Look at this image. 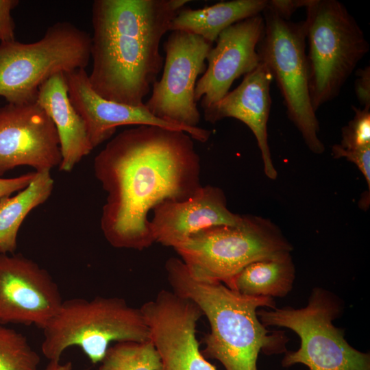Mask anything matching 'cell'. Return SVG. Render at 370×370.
I'll return each instance as SVG.
<instances>
[{"label":"cell","mask_w":370,"mask_h":370,"mask_svg":"<svg viewBox=\"0 0 370 370\" xmlns=\"http://www.w3.org/2000/svg\"><path fill=\"white\" fill-rule=\"evenodd\" d=\"M94 173L106 193L100 227L119 249L141 251L154 242L149 213L182 201L201 186V162L186 132L139 125L115 136L95 156Z\"/></svg>","instance_id":"cell-1"},{"label":"cell","mask_w":370,"mask_h":370,"mask_svg":"<svg viewBox=\"0 0 370 370\" xmlns=\"http://www.w3.org/2000/svg\"><path fill=\"white\" fill-rule=\"evenodd\" d=\"M189 0H95L88 81L101 97L143 106L163 68L160 44Z\"/></svg>","instance_id":"cell-2"},{"label":"cell","mask_w":370,"mask_h":370,"mask_svg":"<svg viewBox=\"0 0 370 370\" xmlns=\"http://www.w3.org/2000/svg\"><path fill=\"white\" fill-rule=\"evenodd\" d=\"M165 270L173 291L197 304L209 321L206 358L217 360L225 370H258L260 352H286L284 332L267 330L258 317V308H275L272 297L245 295L221 282L197 278L177 258H170Z\"/></svg>","instance_id":"cell-3"},{"label":"cell","mask_w":370,"mask_h":370,"mask_svg":"<svg viewBox=\"0 0 370 370\" xmlns=\"http://www.w3.org/2000/svg\"><path fill=\"white\" fill-rule=\"evenodd\" d=\"M42 330L41 349L49 360H60L67 348L76 346L92 364H97L114 341L150 340L149 328L140 308L115 297L64 300Z\"/></svg>","instance_id":"cell-4"},{"label":"cell","mask_w":370,"mask_h":370,"mask_svg":"<svg viewBox=\"0 0 370 370\" xmlns=\"http://www.w3.org/2000/svg\"><path fill=\"white\" fill-rule=\"evenodd\" d=\"M304 21L308 88L315 112L336 97L369 52V44L355 18L336 0H307Z\"/></svg>","instance_id":"cell-5"},{"label":"cell","mask_w":370,"mask_h":370,"mask_svg":"<svg viewBox=\"0 0 370 370\" xmlns=\"http://www.w3.org/2000/svg\"><path fill=\"white\" fill-rule=\"evenodd\" d=\"M173 249L193 275L227 285L248 264L290 254L292 246L269 219L243 215L237 224L201 230Z\"/></svg>","instance_id":"cell-6"},{"label":"cell","mask_w":370,"mask_h":370,"mask_svg":"<svg viewBox=\"0 0 370 370\" xmlns=\"http://www.w3.org/2000/svg\"><path fill=\"white\" fill-rule=\"evenodd\" d=\"M90 46V34L67 21L50 25L34 42H0V97L8 103L36 101L50 77L87 66Z\"/></svg>","instance_id":"cell-7"},{"label":"cell","mask_w":370,"mask_h":370,"mask_svg":"<svg viewBox=\"0 0 370 370\" xmlns=\"http://www.w3.org/2000/svg\"><path fill=\"white\" fill-rule=\"evenodd\" d=\"M341 312L334 295L315 288L304 308L260 310L257 314L265 327L287 328L300 338L297 351L286 352L283 367L301 363L309 370H370L369 354L352 347L345 339L343 330L332 324Z\"/></svg>","instance_id":"cell-8"},{"label":"cell","mask_w":370,"mask_h":370,"mask_svg":"<svg viewBox=\"0 0 370 370\" xmlns=\"http://www.w3.org/2000/svg\"><path fill=\"white\" fill-rule=\"evenodd\" d=\"M264 32L257 51L275 79L289 119L310 150L321 153L325 147L318 136L319 123L308 88L304 21L295 23L268 4L264 11Z\"/></svg>","instance_id":"cell-9"},{"label":"cell","mask_w":370,"mask_h":370,"mask_svg":"<svg viewBox=\"0 0 370 370\" xmlns=\"http://www.w3.org/2000/svg\"><path fill=\"white\" fill-rule=\"evenodd\" d=\"M212 45L186 32L170 34L163 44L166 56L162 75L153 83L145 103L153 115L185 127H198L201 114L195 89L197 77L206 71L205 60Z\"/></svg>","instance_id":"cell-10"},{"label":"cell","mask_w":370,"mask_h":370,"mask_svg":"<svg viewBox=\"0 0 370 370\" xmlns=\"http://www.w3.org/2000/svg\"><path fill=\"white\" fill-rule=\"evenodd\" d=\"M140 310L160 354L161 370H216L199 350L196 328L203 313L193 301L163 289Z\"/></svg>","instance_id":"cell-11"},{"label":"cell","mask_w":370,"mask_h":370,"mask_svg":"<svg viewBox=\"0 0 370 370\" xmlns=\"http://www.w3.org/2000/svg\"><path fill=\"white\" fill-rule=\"evenodd\" d=\"M49 272L24 256L0 254V323L43 330L63 302Z\"/></svg>","instance_id":"cell-12"},{"label":"cell","mask_w":370,"mask_h":370,"mask_svg":"<svg viewBox=\"0 0 370 370\" xmlns=\"http://www.w3.org/2000/svg\"><path fill=\"white\" fill-rule=\"evenodd\" d=\"M61 162L56 126L36 101L0 107V177L20 166L51 171Z\"/></svg>","instance_id":"cell-13"},{"label":"cell","mask_w":370,"mask_h":370,"mask_svg":"<svg viewBox=\"0 0 370 370\" xmlns=\"http://www.w3.org/2000/svg\"><path fill=\"white\" fill-rule=\"evenodd\" d=\"M264 27L263 16L258 14L236 23L224 29L212 47L208 66L197 79L196 102L205 108L225 97L233 82L254 71L260 62L257 51Z\"/></svg>","instance_id":"cell-14"},{"label":"cell","mask_w":370,"mask_h":370,"mask_svg":"<svg viewBox=\"0 0 370 370\" xmlns=\"http://www.w3.org/2000/svg\"><path fill=\"white\" fill-rule=\"evenodd\" d=\"M70 100L82 118L92 149L109 139L121 125H153L188 133L193 139L206 142L211 131L188 127L153 115L145 104L134 106L106 99L91 88L85 69L65 73Z\"/></svg>","instance_id":"cell-15"},{"label":"cell","mask_w":370,"mask_h":370,"mask_svg":"<svg viewBox=\"0 0 370 370\" xmlns=\"http://www.w3.org/2000/svg\"><path fill=\"white\" fill-rule=\"evenodd\" d=\"M242 217L227 208L220 188L207 185L185 200L166 201L156 206L149 226L154 242L175 248L201 230L237 224Z\"/></svg>","instance_id":"cell-16"},{"label":"cell","mask_w":370,"mask_h":370,"mask_svg":"<svg viewBox=\"0 0 370 370\" xmlns=\"http://www.w3.org/2000/svg\"><path fill=\"white\" fill-rule=\"evenodd\" d=\"M272 80L268 67L260 61L254 71L244 76L234 90L205 108L204 116L212 124L225 118H234L247 125L257 140L266 175L275 180L277 171L271 160L267 134Z\"/></svg>","instance_id":"cell-17"},{"label":"cell","mask_w":370,"mask_h":370,"mask_svg":"<svg viewBox=\"0 0 370 370\" xmlns=\"http://www.w3.org/2000/svg\"><path fill=\"white\" fill-rule=\"evenodd\" d=\"M36 101L51 119L59 136L62 162L58 168L70 172L93 149L84 122L69 97L65 73L47 79L38 89Z\"/></svg>","instance_id":"cell-18"},{"label":"cell","mask_w":370,"mask_h":370,"mask_svg":"<svg viewBox=\"0 0 370 370\" xmlns=\"http://www.w3.org/2000/svg\"><path fill=\"white\" fill-rule=\"evenodd\" d=\"M267 0H233L193 9L182 8L172 19L169 31L198 35L213 44L230 25L262 13Z\"/></svg>","instance_id":"cell-19"},{"label":"cell","mask_w":370,"mask_h":370,"mask_svg":"<svg viewBox=\"0 0 370 370\" xmlns=\"http://www.w3.org/2000/svg\"><path fill=\"white\" fill-rule=\"evenodd\" d=\"M53 186L50 171H36L26 188L0 199V254L14 253L21 224L32 210L49 198Z\"/></svg>","instance_id":"cell-20"},{"label":"cell","mask_w":370,"mask_h":370,"mask_svg":"<svg viewBox=\"0 0 370 370\" xmlns=\"http://www.w3.org/2000/svg\"><path fill=\"white\" fill-rule=\"evenodd\" d=\"M295 267L290 254L254 262L225 286L251 297H284L292 289Z\"/></svg>","instance_id":"cell-21"},{"label":"cell","mask_w":370,"mask_h":370,"mask_svg":"<svg viewBox=\"0 0 370 370\" xmlns=\"http://www.w3.org/2000/svg\"><path fill=\"white\" fill-rule=\"evenodd\" d=\"M99 370H161L160 354L151 340L121 341L110 346Z\"/></svg>","instance_id":"cell-22"},{"label":"cell","mask_w":370,"mask_h":370,"mask_svg":"<svg viewBox=\"0 0 370 370\" xmlns=\"http://www.w3.org/2000/svg\"><path fill=\"white\" fill-rule=\"evenodd\" d=\"M40 360L23 334L0 323V370H38Z\"/></svg>","instance_id":"cell-23"},{"label":"cell","mask_w":370,"mask_h":370,"mask_svg":"<svg viewBox=\"0 0 370 370\" xmlns=\"http://www.w3.org/2000/svg\"><path fill=\"white\" fill-rule=\"evenodd\" d=\"M354 118L342 129V140L339 144L348 149L370 147V108L352 106Z\"/></svg>","instance_id":"cell-24"},{"label":"cell","mask_w":370,"mask_h":370,"mask_svg":"<svg viewBox=\"0 0 370 370\" xmlns=\"http://www.w3.org/2000/svg\"><path fill=\"white\" fill-rule=\"evenodd\" d=\"M332 154L334 158H345L348 161L354 163L364 175L368 191L370 190V147L359 149H348L340 145H334L332 147Z\"/></svg>","instance_id":"cell-25"},{"label":"cell","mask_w":370,"mask_h":370,"mask_svg":"<svg viewBox=\"0 0 370 370\" xmlns=\"http://www.w3.org/2000/svg\"><path fill=\"white\" fill-rule=\"evenodd\" d=\"M18 3V0H0V42L16 40L12 12Z\"/></svg>","instance_id":"cell-26"},{"label":"cell","mask_w":370,"mask_h":370,"mask_svg":"<svg viewBox=\"0 0 370 370\" xmlns=\"http://www.w3.org/2000/svg\"><path fill=\"white\" fill-rule=\"evenodd\" d=\"M36 171L29 172L12 178L0 177V199L26 188L34 180Z\"/></svg>","instance_id":"cell-27"},{"label":"cell","mask_w":370,"mask_h":370,"mask_svg":"<svg viewBox=\"0 0 370 370\" xmlns=\"http://www.w3.org/2000/svg\"><path fill=\"white\" fill-rule=\"evenodd\" d=\"M355 81L356 97L363 108H370V68L366 66L356 71Z\"/></svg>","instance_id":"cell-28"},{"label":"cell","mask_w":370,"mask_h":370,"mask_svg":"<svg viewBox=\"0 0 370 370\" xmlns=\"http://www.w3.org/2000/svg\"><path fill=\"white\" fill-rule=\"evenodd\" d=\"M307 0H271L268 5L276 10L281 16L290 19L292 14L298 8H304Z\"/></svg>","instance_id":"cell-29"},{"label":"cell","mask_w":370,"mask_h":370,"mask_svg":"<svg viewBox=\"0 0 370 370\" xmlns=\"http://www.w3.org/2000/svg\"><path fill=\"white\" fill-rule=\"evenodd\" d=\"M71 362L62 364L60 360H49V364L43 370H72Z\"/></svg>","instance_id":"cell-30"}]
</instances>
